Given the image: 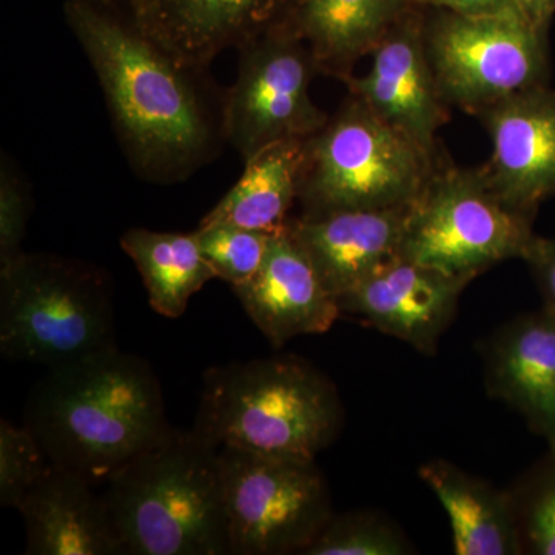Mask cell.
Instances as JSON below:
<instances>
[{"label": "cell", "instance_id": "obj_23", "mask_svg": "<svg viewBox=\"0 0 555 555\" xmlns=\"http://www.w3.org/2000/svg\"><path fill=\"white\" fill-rule=\"evenodd\" d=\"M411 545L396 526L377 514L334 516L301 554L306 555H404Z\"/></svg>", "mask_w": 555, "mask_h": 555}, {"label": "cell", "instance_id": "obj_9", "mask_svg": "<svg viewBox=\"0 0 555 555\" xmlns=\"http://www.w3.org/2000/svg\"><path fill=\"white\" fill-rule=\"evenodd\" d=\"M230 554L306 550L335 516L315 460L219 449Z\"/></svg>", "mask_w": 555, "mask_h": 555}, {"label": "cell", "instance_id": "obj_30", "mask_svg": "<svg viewBox=\"0 0 555 555\" xmlns=\"http://www.w3.org/2000/svg\"><path fill=\"white\" fill-rule=\"evenodd\" d=\"M526 24L540 35L550 36L555 16V0H513Z\"/></svg>", "mask_w": 555, "mask_h": 555}, {"label": "cell", "instance_id": "obj_17", "mask_svg": "<svg viewBox=\"0 0 555 555\" xmlns=\"http://www.w3.org/2000/svg\"><path fill=\"white\" fill-rule=\"evenodd\" d=\"M17 511L27 531L25 554H120L104 495L78 473L51 465Z\"/></svg>", "mask_w": 555, "mask_h": 555}, {"label": "cell", "instance_id": "obj_15", "mask_svg": "<svg viewBox=\"0 0 555 555\" xmlns=\"http://www.w3.org/2000/svg\"><path fill=\"white\" fill-rule=\"evenodd\" d=\"M409 207L299 217L287 230L338 299L401 258Z\"/></svg>", "mask_w": 555, "mask_h": 555}, {"label": "cell", "instance_id": "obj_21", "mask_svg": "<svg viewBox=\"0 0 555 555\" xmlns=\"http://www.w3.org/2000/svg\"><path fill=\"white\" fill-rule=\"evenodd\" d=\"M306 139H287L244 160V171L228 195L201 219L199 225H235L262 233L287 228L298 201Z\"/></svg>", "mask_w": 555, "mask_h": 555}, {"label": "cell", "instance_id": "obj_4", "mask_svg": "<svg viewBox=\"0 0 555 555\" xmlns=\"http://www.w3.org/2000/svg\"><path fill=\"white\" fill-rule=\"evenodd\" d=\"M341 426L334 383L302 358L273 356L208 369L193 429L219 449L315 460Z\"/></svg>", "mask_w": 555, "mask_h": 555}, {"label": "cell", "instance_id": "obj_18", "mask_svg": "<svg viewBox=\"0 0 555 555\" xmlns=\"http://www.w3.org/2000/svg\"><path fill=\"white\" fill-rule=\"evenodd\" d=\"M297 0H155L138 17L193 67L208 68L219 53L286 21Z\"/></svg>", "mask_w": 555, "mask_h": 555}, {"label": "cell", "instance_id": "obj_20", "mask_svg": "<svg viewBox=\"0 0 555 555\" xmlns=\"http://www.w3.org/2000/svg\"><path fill=\"white\" fill-rule=\"evenodd\" d=\"M418 474L447 511L456 555L524 553L514 494L444 460L425 463Z\"/></svg>", "mask_w": 555, "mask_h": 555}, {"label": "cell", "instance_id": "obj_6", "mask_svg": "<svg viewBox=\"0 0 555 555\" xmlns=\"http://www.w3.org/2000/svg\"><path fill=\"white\" fill-rule=\"evenodd\" d=\"M440 160L349 93L306 139L298 193L301 217L409 207Z\"/></svg>", "mask_w": 555, "mask_h": 555}, {"label": "cell", "instance_id": "obj_25", "mask_svg": "<svg viewBox=\"0 0 555 555\" xmlns=\"http://www.w3.org/2000/svg\"><path fill=\"white\" fill-rule=\"evenodd\" d=\"M51 463L27 426L0 422V505L20 506L22 499L46 476Z\"/></svg>", "mask_w": 555, "mask_h": 555}, {"label": "cell", "instance_id": "obj_8", "mask_svg": "<svg viewBox=\"0 0 555 555\" xmlns=\"http://www.w3.org/2000/svg\"><path fill=\"white\" fill-rule=\"evenodd\" d=\"M425 47L449 107L480 116L520 91L547 86L550 46L521 17L425 10Z\"/></svg>", "mask_w": 555, "mask_h": 555}, {"label": "cell", "instance_id": "obj_11", "mask_svg": "<svg viewBox=\"0 0 555 555\" xmlns=\"http://www.w3.org/2000/svg\"><path fill=\"white\" fill-rule=\"evenodd\" d=\"M425 9L415 7L371 54L366 75L346 86L379 118L438 156L437 134L449 120V105L438 90L425 47Z\"/></svg>", "mask_w": 555, "mask_h": 555}, {"label": "cell", "instance_id": "obj_3", "mask_svg": "<svg viewBox=\"0 0 555 555\" xmlns=\"http://www.w3.org/2000/svg\"><path fill=\"white\" fill-rule=\"evenodd\" d=\"M120 554H230L219 448L171 429L107 480Z\"/></svg>", "mask_w": 555, "mask_h": 555}, {"label": "cell", "instance_id": "obj_26", "mask_svg": "<svg viewBox=\"0 0 555 555\" xmlns=\"http://www.w3.org/2000/svg\"><path fill=\"white\" fill-rule=\"evenodd\" d=\"M514 499L524 553L555 555V449H550Z\"/></svg>", "mask_w": 555, "mask_h": 555}, {"label": "cell", "instance_id": "obj_28", "mask_svg": "<svg viewBox=\"0 0 555 555\" xmlns=\"http://www.w3.org/2000/svg\"><path fill=\"white\" fill-rule=\"evenodd\" d=\"M524 261L531 269L545 306L555 309V238L534 236Z\"/></svg>", "mask_w": 555, "mask_h": 555}, {"label": "cell", "instance_id": "obj_10", "mask_svg": "<svg viewBox=\"0 0 555 555\" xmlns=\"http://www.w3.org/2000/svg\"><path fill=\"white\" fill-rule=\"evenodd\" d=\"M235 82L224 91L222 131L244 160L287 139H308L328 115L310 98L320 75L312 51L287 20L247 40Z\"/></svg>", "mask_w": 555, "mask_h": 555}, {"label": "cell", "instance_id": "obj_7", "mask_svg": "<svg viewBox=\"0 0 555 555\" xmlns=\"http://www.w3.org/2000/svg\"><path fill=\"white\" fill-rule=\"evenodd\" d=\"M534 218L507 204L483 167L440 160L409 207L401 257L470 283L500 262L524 259Z\"/></svg>", "mask_w": 555, "mask_h": 555}, {"label": "cell", "instance_id": "obj_24", "mask_svg": "<svg viewBox=\"0 0 555 555\" xmlns=\"http://www.w3.org/2000/svg\"><path fill=\"white\" fill-rule=\"evenodd\" d=\"M195 233L201 251L217 278L232 287L257 275L268 257L273 235L224 224L199 225Z\"/></svg>", "mask_w": 555, "mask_h": 555}, {"label": "cell", "instance_id": "obj_22", "mask_svg": "<svg viewBox=\"0 0 555 555\" xmlns=\"http://www.w3.org/2000/svg\"><path fill=\"white\" fill-rule=\"evenodd\" d=\"M120 247L137 266L152 309L166 318L184 315L190 298L217 278L196 233L130 229Z\"/></svg>", "mask_w": 555, "mask_h": 555}, {"label": "cell", "instance_id": "obj_14", "mask_svg": "<svg viewBox=\"0 0 555 555\" xmlns=\"http://www.w3.org/2000/svg\"><path fill=\"white\" fill-rule=\"evenodd\" d=\"M232 288L248 318L276 349L301 335L326 334L341 315L338 299L287 228L273 233L257 275Z\"/></svg>", "mask_w": 555, "mask_h": 555}, {"label": "cell", "instance_id": "obj_16", "mask_svg": "<svg viewBox=\"0 0 555 555\" xmlns=\"http://www.w3.org/2000/svg\"><path fill=\"white\" fill-rule=\"evenodd\" d=\"M488 392L555 449V309L543 305L499 328L485 349Z\"/></svg>", "mask_w": 555, "mask_h": 555}, {"label": "cell", "instance_id": "obj_1", "mask_svg": "<svg viewBox=\"0 0 555 555\" xmlns=\"http://www.w3.org/2000/svg\"><path fill=\"white\" fill-rule=\"evenodd\" d=\"M64 17L96 73L116 137L145 181L175 184L225 144L224 91L141 21L107 0H65Z\"/></svg>", "mask_w": 555, "mask_h": 555}, {"label": "cell", "instance_id": "obj_12", "mask_svg": "<svg viewBox=\"0 0 555 555\" xmlns=\"http://www.w3.org/2000/svg\"><path fill=\"white\" fill-rule=\"evenodd\" d=\"M467 284L401 257L339 297L338 306L341 313L363 318L383 334L430 356L451 326Z\"/></svg>", "mask_w": 555, "mask_h": 555}, {"label": "cell", "instance_id": "obj_27", "mask_svg": "<svg viewBox=\"0 0 555 555\" xmlns=\"http://www.w3.org/2000/svg\"><path fill=\"white\" fill-rule=\"evenodd\" d=\"M31 214V196L20 169L7 153L0 164V266L22 254Z\"/></svg>", "mask_w": 555, "mask_h": 555}, {"label": "cell", "instance_id": "obj_5", "mask_svg": "<svg viewBox=\"0 0 555 555\" xmlns=\"http://www.w3.org/2000/svg\"><path fill=\"white\" fill-rule=\"evenodd\" d=\"M113 284L82 259L22 251L0 266V352L57 367L116 349Z\"/></svg>", "mask_w": 555, "mask_h": 555}, {"label": "cell", "instance_id": "obj_19", "mask_svg": "<svg viewBox=\"0 0 555 555\" xmlns=\"http://www.w3.org/2000/svg\"><path fill=\"white\" fill-rule=\"evenodd\" d=\"M414 9L411 0H297L287 22L308 43L320 75L346 83L357 62Z\"/></svg>", "mask_w": 555, "mask_h": 555}, {"label": "cell", "instance_id": "obj_13", "mask_svg": "<svg viewBox=\"0 0 555 555\" xmlns=\"http://www.w3.org/2000/svg\"><path fill=\"white\" fill-rule=\"evenodd\" d=\"M478 118L492 141V158L483 167L492 188L511 206L537 215L555 195V91H520Z\"/></svg>", "mask_w": 555, "mask_h": 555}, {"label": "cell", "instance_id": "obj_2", "mask_svg": "<svg viewBox=\"0 0 555 555\" xmlns=\"http://www.w3.org/2000/svg\"><path fill=\"white\" fill-rule=\"evenodd\" d=\"M24 425L51 465L94 485L173 429L153 367L118 347L49 369L33 386Z\"/></svg>", "mask_w": 555, "mask_h": 555}, {"label": "cell", "instance_id": "obj_31", "mask_svg": "<svg viewBox=\"0 0 555 555\" xmlns=\"http://www.w3.org/2000/svg\"><path fill=\"white\" fill-rule=\"evenodd\" d=\"M107 2L129 10L130 13H133L137 17H142L147 13L150 5H152L155 0H107Z\"/></svg>", "mask_w": 555, "mask_h": 555}, {"label": "cell", "instance_id": "obj_29", "mask_svg": "<svg viewBox=\"0 0 555 555\" xmlns=\"http://www.w3.org/2000/svg\"><path fill=\"white\" fill-rule=\"evenodd\" d=\"M411 2L418 9L451 11L462 16L521 17L513 0H411Z\"/></svg>", "mask_w": 555, "mask_h": 555}]
</instances>
